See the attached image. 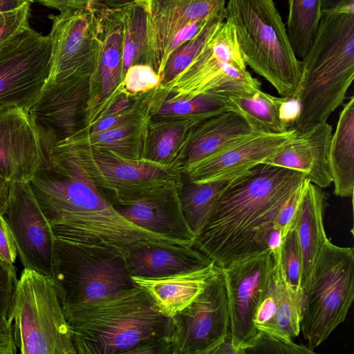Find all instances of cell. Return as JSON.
<instances>
[{"label":"cell","mask_w":354,"mask_h":354,"mask_svg":"<svg viewBox=\"0 0 354 354\" xmlns=\"http://www.w3.org/2000/svg\"><path fill=\"white\" fill-rule=\"evenodd\" d=\"M29 184L56 238L122 257L140 243L178 244L122 216L89 177L72 145L39 141Z\"/></svg>","instance_id":"1"},{"label":"cell","mask_w":354,"mask_h":354,"mask_svg":"<svg viewBox=\"0 0 354 354\" xmlns=\"http://www.w3.org/2000/svg\"><path fill=\"white\" fill-rule=\"evenodd\" d=\"M304 179L299 171L262 162L230 180L192 247L222 269L268 250L275 218Z\"/></svg>","instance_id":"2"},{"label":"cell","mask_w":354,"mask_h":354,"mask_svg":"<svg viewBox=\"0 0 354 354\" xmlns=\"http://www.w3.org/2000/svg\"><path fill=\"white\" fill-rule=\"evenodd\" d=\"M64 313L78 354H135L143 345L169 341L171 319L137 286Z\"/></svg>","instance_id":"3"},{"label":"cell","mask_w":354,"mask_h":354,"mask_svg":"<svg viewBox=\"0 0 354 354\" xmlns=\"http://www.w3.org/2000/svg\"><path fill=\"white\" fill-rule=\"evenodd\" d=\"M295 97L300 111L296 132L327 122L344 102L354 78V9L322 12L310 47L301 61Z\"/></svg>","instance_id":"4"},{"label":"cell","mask_w":354,"mask_h":354,"mask_svg":"<svg viewBox=\"0 0 354 354\" xmlns=\"http://www.w3.org/2000/svg\"><path fill=\"white\" fill-rule=\"evenodd\" d=\"M225 10L245 64L268 81L281 97H295L301 61L273 0H228Z\"/></svg>","instance_id":"5"},{"label":"cell","mask_w":354,"mask_h":354,"mask_svg":"<svg viewBox=\"0 0 354 354\" xmlns=\"http://www.w3.org/2000/svg\"><path fill=\"white\" fill-rule=\"evenodd\" d=\"M301 323L307 347L313 352L347 317L354 299V252L327 238L303 290Z\"/></svg>","instance_id":"6"},{"label":"cell","mask_w":354,"mask_h":354,"mask_svg":"<svg viewBox=\"0 0 354 354\" xmlns=\"http://www.w3.org/2000/svg\"><path fill=\"white\" fill-rule=\"evenodd\" d=\"M51 278L63 312L136 287L124 257L56 237Z\"/></svg>","instance_id":"7"},{"label":"cell","mask_w":354,"mask_h":354,"mask_svg":"<svg viewBox=\"0 0 354 354\" xmlns=\"http://www.w3.org/2000/svg\"><path fill=\"white\" fill-rule=\"evenodd\" d=\"M12 322L15 343L21 354H76L52 278L24 268Z\"/></svg>","instance_id":"8"},{"label":"cell","mask_w":354,"mask_h":354,"mask_svg":"<svg viewBox=\"0 0 354 354\" xmlns=\"http://www.w3.org/2000/svg\"><path fill=\"white\" fill-rule=\"evenodd\" d=\"M158 86L171 97L191 98L207 92L251 95L261 83L247 71L234 27L225 19L191 64Z\"/></svg>","instance_id":"9"},{"label":"cell","mask_w":354,"mask_h":354,"mask_svg":"<svg viewBox=\"0 0 354 354\" xmlns=\"http://www.w3.org/2000/svg\"><path fill=\"white\" fill-rule=\"evenodd\" d=\"M75 147L88 175L113 205H126L160 188L183 183L180 169L102 148Z\"/></svg>","instance_id":"10"},{"label":"cell","mask_w":354,"mask_h":354,"mask_svg":"<svg viewBox=\"0 0 354 354\" xmlns=\"http://www.w3.org/2000/svg\"><path fill=\"white\" fill-rule=\"evenodd\" d=\"M48 35L30 26L0 45V111L34 104L50 71Z\"/></svg>","instance_id":"11"},{"label":"cell","mask_w":354,"mask_h":354,"mask_svg":"<svg viewBox=\"0 0 354 354\" xmlns=\"http://www.w3.org/2000/svg\"><path fill=\"white\" fill-rule=\"evenodd\" d=\"M171 319V354H207L230 333V317L222 269L203 290Z\"/></svg>","instance_id":"12"},{"label":"cell","mask_w":354,"mask_h":354,"mask_svg":"<svg viewBox=\"0 0 354 354\" xmlns=\"http://www.w3.org/2000/svg\"><path fill=\"white\" fill-rule=\"evenodd\" d=\"M129 0H91L97 19L100 52L90 77L86 123L98 120L121 93L124 44V7Z\"/></svg>","instance_id":"13"},{"label":"cell","mask_w":354,"mask_h":354,"mask_svg":"<svg viewBox=\"0 0 354 354\" xmlns=\"http://www.w3.org/2000/svg\"><path fill=\"white\" fill-rule=\"evenodd\" d=\"M273 266L272 252L266 250L221 268L227 297L230 333L239 354H243L259 333L254 317Z\"/></svg>","instance_id":"14"},{"label":"cell","mask_w":354,"mask_h":354,"mask_svg":"<svg viewBox=\"0 0 354 354\" xmlns=\"http://www.w3.org/2000/svg\"><path fill=\"white\" fill-rule=\"evenodd\" d=\"M52 27L51 66L47 81L72 75L90 76L94 72L100 52L99 30L91 7L67 10L48 15Z\"/></svg>","instance_id":"15"},{"label":"cell","mask_w":354,"mask_h":354,"mask_svg":"<svg viewBox=\"0 0 354 354\" xmlns=\"http://www.w3.org/2000/svg\"><path fill=\"white\" fill-rule=\"evenodd\" d=\"M90 76L72 75L47 81L28 110L37 136L55 145L86 126Z\"/></svg>","instance_id":"16"},{"label":"cell","mask_w":354,"mask_h":354,"mask_svg":"<svg viewBox=\"0 0 354 354\" xmlns=\"http://www.w3.org/2000/svg\"><path fill=\"white\" fill-rule=\"evenodd\" d=\"M24 268L51 278L55 236L28 182H14L3 214Z\"/></svg>","instance_id":"17"},{"label":"cell","mask_w":354,"mask_h":354,"mask_svg":"<svg viewBox=\"0 0 354 354\" xmlns=\"http://www.w3.org/2000/svg\"><path fill=\"white\" fill-rule=\"evenodd\" d=\"M147 1V64L160 75L166 50L181 30L225 12V0Z\"/></svg>","instance_id":"18"},{"label":"cell","mask_w":354,"mask_h":354,"mask_svg":"<svg viewBox=\"0 0 354 354\" xmlns=\"http://www.w3.org/2000/svg\"><path fill=\"white\" fill-rule=\"evenodd\" d=\"M294 129L279 134L253 131L217 153L187 169L189 180L202 183L230 180L255 165L265 162L275 154L295 134Z\"/></svg>","instance_id":"19"},{"label":"cell","mask_w":354,"mask_h":354,"mask_svg":"<svg viewBox=\"0 0 354 354\" xmlns=\"http://www.w3.org/2000/svg\"><path fill=\"white\" fill-rule=\"evenodd\" d=\"M182 185L167 186L132 203L113 205L134 225L176 243L192 246L196 236L183 212L179 196Z\"/></svg>","instance_id":"20"},{"label":"cell","mask_w":354,"mask_h":354,"mask_svg":"<svg viewBox=\"0 0 354 354\" xmlns=\"http://www.w3.org/2000/svg\"><path fill=\"white\" fill-rule=\"evenodd\" d=\"M39 142L28 111H0V174L8 180L28 182L37 165Z\"/></svg>","instance_id":"21"},{"label":"cell","mask_w":354,"mask_h":354,"mask_svg":"<svg viewBox=\"0 0 354 354\" xmlns=\"http://www.w3.org/2000/svg\"><path fill=\"white\" fill-rule=\"evenodd\" d=\"M332 127L327 122L293 136L265 162L301 172L320 188L333 183L329 163Z\"/></svg>","instance_id":"22"},{"label":"cell","mask_w":354,"mask_h":354,"mask_svg":"<svg viewBox=\"0 0 354 354\" xmlns=\"http://www.w3.org/2000/svg\"><path fill=\"white\" fill-rule=\"evenodd\" d=\"M124 259L131 277L143 278L194 271L214 263L190 245L151 242L131 248L124 254Z\"/></svg>","instance_id":"23"},{"label":"cell","mask_w":354,"mask_h":354,"mask_svg":"<svg viewBox=\"0 0 354 354\" xmlns=\"http://www.w3.org/2000/svg\"><path fill=\"white\" fill-rule=\"evenodd\" d=\"M217 268L212 263L199 270L167 277H131L135 286L149 296L158 311L170 318L197 297Z\"/></svg>","instance_id":"24"},{"label":"cell","mask_w":354,"mask_h":354,"mask_svg":"<svg viewBox=\"0 0 354 354\" xmlns=\"http://www.w3.org/2000/svg\"><path fill=\"white\" fill-rule=\"evenodd\" d=\"M252 132L245 118L234 111L216 115L196 124L189 140L183 174L192 166Z\"/></svg>","instance_id":"25"},{"label":"cell","mask_w":354,"mask_h":354,"mask_svg":"<svg viewBox=\"0 0 354 354\" xmlns=\"http://www.w3.org/2000/svg\"><path fill=\"white\" fill-rule=\"evenodd\" d=\"M325 194L305 178L294 227L301 254V288L306 286L319 250L327 239L323 223Z\"/></svg>","instance_id":"26"},{"label":"cell","mask_w":354,"mask_h":354,"mask_svg":"<svg viewBox=\"0 0 354 354\" xmlns=\"http://www.w3.org/2000/svg\"><path fill=\"white\" fill-rule=\"evenodd\" d=\"M151 119L189 120L197 123L229 111L236 106L226 94L207 92L191 98H174L158 86L151 92Z\"/></svg>","instance_id":"27"},{"label":"cell","mask_w":354,"mask_h":354,"mask_svg":"<svg viewBox=\"0 0 354 354\" xmlns=\"http://www.w3.org/2000/svg\"><path fill=\"white\" fill-rule=\"evenodd\" d=\"M196 124L189 120L151 119L144 158L183 171L189 140Z\"/></svg>","instance_id":"28"},{"label":"cell","mask_w":354,"mask_h":354,"mask_svg":"<svg viewBox=\"0 0 354 354\" xmlns=\"http://www.w3.org/2000/svg\"><path fill=\"white\" fill-rule=\"evenodd\" d=\"M334 194L353 198L354 191V97L344 104L329 147Z\"/></svg>","instance_id":"29"},{"label":"cell","mask_w":354,"mask_h":354,"mask_svg":"<svg viewBox=\"0 0 354 354\" xmlns=\"http://www.w3.org/2000/svg\"><path fill=\"white\" fill-rule=\"evenodd\" d=\"M151 115L98 133L79 132L60 142L80 147L102 148L124 157L144 158Z\"/></svg>","instance_id":"30"},{"label":"cell","mask_w":354,"mask_h":354,"mask_svg":"<svg viewBox=\"0 0 354 354\" xmlns=\"http://www.w3.org/2000/svg\"><path fill=\"white\" fill-rule=\"evenodd\" d=\"M236 106V112L247 121L252 131L279 134L289 128L281 119L280 106L284 97H274L261 88L251 95H227Z\"/></svg>","instance_id":"31"},{"label":"cell","mask_w":354,"mask_h":354,"mask_svg":"<svg viewBox=\"0 0 354 354\" xmlns=\"http://www.w3.org/2000/svg\"><path fill=\"white\" fill-rule=\"evenodd\" d=\"M147 0H129L124 7V44L121 82L133 65L147 64Z\"/></svg>","instance_id":"32"},{"label":"cell","mask_w":354,"mask_h":354,"mask_svg":"<svg viewBox=\"0 0 354 354\" xmlns=\"http://www.w3.org/2000/svg\"><path fill=\"white\" fill-rule=\"evenodd\" d=\"M230 180L196 183L188 180L179 191L184 216L196 236L206 223L219 196Z\"/></svg>","instance_id":"33"},{"label":"cell","mask_w":354,"mask_h":354,"mask_svg":"<svg viewBox=\"0 0 354 354\" xmlns=\"http://www.w3.org/2000/svg\"><path fill=\"white\" fill-rule=\"evenodd\" d=\"M287 34L297 58L310 47L322 15V0H288Z\"/></svg>","instance_id":"34"},{"label":"cell","mask_w":354,"mask_h":354,"mask_svg":"<svg viewBox=\"0 0 354 354\" xmlns=\"http://www.w3.org/2000/svg\"><path fill=\"white\" fill-rule=\"evenodd\" d=\"M303 308V290L294 291L286 283L274 317L268 323L257 328L295 337L301 330Z\"/></svg>","instance_id":"35"},{"label":"cell","mask_w":354,"mask_h":354,"mask_svg":"<svg viewBox=\"0 0 354 354\" xmlns=\"http://www.w3.org/2000/svg\"><path fill=\"white\" fill-rule=\"evenodd\" d=\"M225 19V14L216 17L196 35L180 45L169 55L160 75V85L171 82L191 64Z\"/></svg>","instance_id":"36"},{"label":"cell","mask_w":354,"mask_h":354,"mask_svg":"<svg viewBox=\"0 0 354 354\" xmlns=\"http://www.w3.org/2000/svg\"><path fill=\"white\" fill-rule=\"evenodd\" d=\"M280 261L284 280L294 291L301 288V254L295 227L282 239Z\"/></svg>","instance_id":"37"},{"label":"cell","mask_w":354,"mask_h":354,"mask_svg":"<svg viewBox=\"0 0 354 354\" xmlns=\"http://www.w3.org/2000/svg\"><path fill=\"white\" fill-rule=\"evenodd\" d=\"M252 344L243 350V354H310L314 353L306 346L297 344L292 338L279 333L259 330Z\"/></svg>","instance_id":"38"},{"label":"cell","mask_w":354,"mask_h":354,"mask_svg":"<svg viewBox=\"0 0 354 354\" xmlns=\"http://www.w3.org/2000/svg\"><path fill=\"white\" fill-rule=\"evenodd\" d=\"M160 82V75L152 67L147 64H136L127 70L120 86L128 93L138 95L156 88Z\"/></svg>","instance_id":"39"},{"label":"cell","mask_w":354,"mask_h":354,"mask_svg":"<svg viewBox=\"0 0 354 354\" xmlns=\"http://www.w3.org/2000/svg\"><path fill=\"white\" fill-rule=\"evenodd\" d=\"M18 281L14 266L0 260V319L12 322L13 306Z\"/></svg>","instance_id":"40"},{"label":"cell","mask_w":354,"mask_h":354,"mask_svg":"<svg viewBox=\"0 0 354 354\" xmlns=\"http://www.w3.org/2000/svg\"><path fill=\"white\" fill-rule=\"evenodd\" d=\"M30 5L0 12V45L13 38L29 27Z\"/></svg>","instance_id":"41"},{"label":"cell","mask_w":354,"mask_h":354,"mask_svg":"<svg viewBox=\"0 0 354 354\" xmlns=\"http://www.w3.org/2000/svg\"><path fill=\"white\" fill-rule=\"evenodd\" d=\"M304 180L283 206L274 221V226L280 230L282 239L287 234L288 231L295 226Z\"/></svg>","instance_id":"42"},{"label":"cell","mask_w":354,"mask_h":354,"mask_svg":"<svg viewBox=\"0 0 354 354\" xmlns=\"http://www.w3.org/2000/svg\"><path fill=\"white\" fill-rule=\"evenodd\" d=\"M17 255L12 233L2 214H0V260L13 265Z\"/></svg>","instance_id":"43"},{"label":"cell","mask_w":354,"mask_h":354,"mask_svg":"<svg viewBox=\"0 0 354 354\" xmlns=\"http://www.w3.org/2000/svg\"><path fill=\"white\" fill-rule=\"evenodd\" d=\"M17 352L12 322L0 319V354H15Z\"/></svg>","instance_id":"44"},{"label":"cell","mask_w":354,"mask_h":354,"mask_svg":"<svg viewBox=\"0 0 354 354\" xmlns=\"http://www.w3.org/2000/svg\"><path fill=\"white\" fill-rule=\"evenodd\" d=\"M299 103L295 97H284L280 106L281 119L289 128H291L299 116Z\"/></svg>","instance_id":"45"},{"label":"cell","mask_w":354,"mask_h":354,"mask_svg":"<svg viewBox=\"0 0 354 354\" xmlns=\"http://www.w3.org/2000/svg\"><path fill=\"white\" fill-rule=\"evenodd\" d=\"M91 0H37L41 5L58 10L60 12L67 10L87 8Z\"/></svg>","instance_id":"46"},{"label":"cell","mask_w":354,"mask_h":354,"mask_svg":"<svg viewBox=\"0 0 354 354\" xmlns=\"http://www.w3.org/2000/svg\"><path fill=\"white\" fill-rule=\"evenodd\" d=\"M12 182L0 174V214L3 215L8 204Z\"/></svg>","instance_id":"47"},{"label":"cell","mask_w":354,"mask_h":354,"mask_svg":"<svg viewBox=\"0 0 354 354\" xmlns=\"http://www.w3.org/2000/svg\"><path fill=\"white\" fill-rule=\"evenodd\" d=\"M207 354H239V351L234 346L231 335L229 333L227 336L220 343L213 347Z\"/></svg>","instance_id":"48"},{"label":"cell","mask_w":354,"mask_h":354,"mask_svg":"<svg viewBox=\"0 0 354 354\" xmlns=\"http://www.w3.org/2000/svg\"><path fill=\"white\" fill-rule=\"evenodd\" d=\"M354 9V0H322V12Z\"/></svg>","instance_id":"49"},{"label":"cell","mask_w":354,"mask_h":354,"mask_svg":"<svg viewBox=\"0 0 354 354\" xmlns=\"http://www.w3.org/2000/svg\"><path fill=\"white\" fill-rule=\"evenodd\" d=\"M35 1V0H0V12L12 10Z\"/></svg>","instance_id":"50"}]
</instances>
